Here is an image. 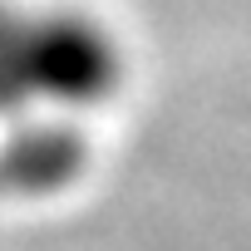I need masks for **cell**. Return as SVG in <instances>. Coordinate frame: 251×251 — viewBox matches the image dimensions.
Wrapping results in <instances>:
<instances>
[{
  "label": "cell",
  "mask_w": 251,
  "mask_h": 251,
  "mask_svg": "<svg viewBox=\"0 0 251 251\" xmlns=\"http://www.w3.org/2000/svg\"><path fill=\"white\" fill-rule=\"evenodd\" d=\"M128 99V50L84 0H0V197L64 192Z\"/></svg>",
  "instance_id": "obj_1"
}]
</instances>
